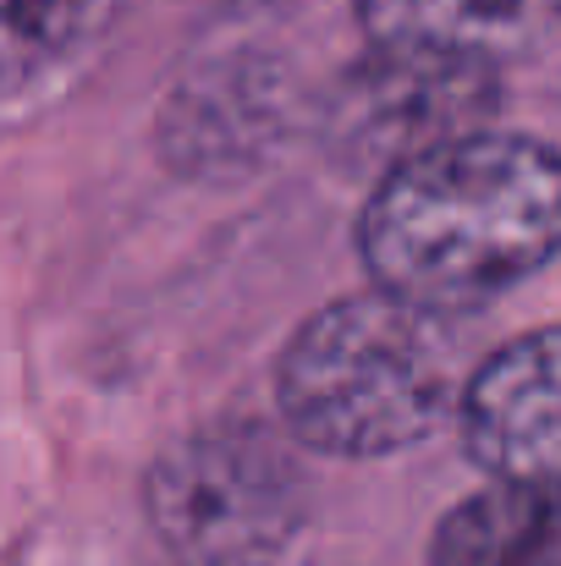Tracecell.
<instances>
[{"mask_svg":"<svg viewBox=\"0 0 561 566\" xmlns=\"http://www.w3.org/2000/svg\"><path fill=\"white\" fill-rule=\"evenodd\" d=\"M359 248L391 297L435 314L490 303L561 253V155L512 133L440 144L385 171Z\"/></svg>","mask_w":561,"mask_h":566,"instance_id":"obj_1","label":"cell"},{"mask_svg":"<svg viewBox=\"0 0 561 566\" xmlns=\"http://www.w3.org/2000/svg\"><path fill=\"white\" fill-rule=\"evenodd\" d=\"M457 336L446 314L391 292L320 308L281 358L287 429L331 457H385L424 440L457 385Z\"/></svg>","mask_w":561,"mask_h":566,"instance_id":"obj_2","label":"cell"},{"mask_svg":"<svg viewBox=\"0 0 561 566\" xmlns=\"http://www.w3.org/2000/svg\"><path fill=\"white\" fill-rule=\"evenodd\" d=\"M144 501L187 566H270L303 528L309 479L264 423L226 418L160 451Z\"/></svg>","mask_w":561,"mask_h":566,"instance_id":"obj_3","label":"cell"},{"mask_svg":"<svg viewBox=\"0 0 561 566\" xmlns=\"http://www.w3.org/2000/svg\"><path fill=\"white\" fill-rule=\"evenodd\" d=\"M490 111H496V66L370 50V61L347 72L331 99V133L353 144L359 160H385L396 171L440 144L474 138Z\"/></svg>","mask_w":561,"mask_h":566,"instance_id":"obj_4","label":"cell"},{"mask_svg":"<svg viewBox=\"0 0 561 566\" xmlns=\"http://www.w3.org/2000/svg\"><path fill=\"white\" fill-rule=\"evenodd\" d=\"M463 446L501 484H561V331L518 336L474 369Z\"/></svg>","mask_w":561,"mask_h":566,"instance_id":"obj_5","label":"cell"},{"mask_svg":"<svg viewBox=\"0 0 561 566\" xmlns=\"http://www.w3.org/2000/svg\"><path fill=\"white\" fill-rule=\"evenodd\" d=\"M374 50L496 66L534 33L540 0H353Z\"/></svg>","mask_w":561,"mask_h":566,"instance_id":"obj_6","label":"cell"},{"mask_svg":"<svg viewBox=\"0 0 561 566\" xmlns=\"http://www.w3.org/2000/svg\"><path fill=\"white\" fill-rule=\"evenodd\" d=\"M429 566H561V484H496L451 506Z\"/></svg>","mask_w":561,"mask_h":566,"instance_id":"obj_7","label":"cell"},{"mask_svg":"<svg viewBox=\"0 0 561 566\" xmlns=\"http://www.w3.org/2000/svg\"><path fill=\"white\" fill-rule=\"evenodd\" d=\"M94 0H6V88L22 94V83L89 33Z\"/></svg>","mask_w":561,"mask_h":566,"instance_id":"obj_8","label":"cell"},{"mask_svg":"<svg viewBox=\"0 0 561 566\" xmlns=\"http://www.w3.org/2000/svg\"><path fill=\"white\" fill-rule=\"evenodd\" d=\"M551 11H557V17H561V0H551Z\"/></svg>","mask_w":561,"mask_h":566,"instance_id":"obj_9","label":"cell"}]
</instances>
